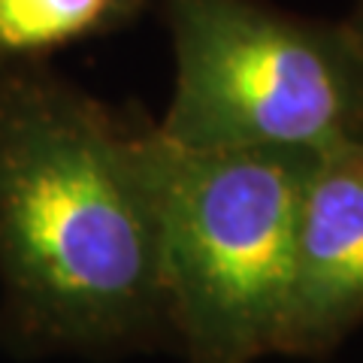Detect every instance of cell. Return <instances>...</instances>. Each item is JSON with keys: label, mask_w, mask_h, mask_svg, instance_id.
<instances>
[{"label": "cell", "mask_w": 363, "mask_h": 363, "mask_svg": "<svg viewBox=\"0 0 363 363\" xmlns=\"http://www.w3.org/2000/svg\"><path fill=\"white\" fill-rule=\"evenodd\" d=\"M0 327L91 357L169 330L152 128L40 64L0 67Z\"/></svg>", "instance_id": "cell-1"}, {"label": "cell", "mask_w": 363, "mask_h": 363, "mask_svg": "<svg viewBox=\"0 0 363 363\" xmlns=\"http://www.w3.org/2000/svg\"><path fill=\"white\" fill-rule=\"evenodd\" d=\"M167 324L185 363L279 354L300 191L318 155L191 152L152 128Z\"/></svg>", "instance_id": "cell-2"}, {"label": "cell", "mask_w": 363, "mask_h": 363, "mask_svg": "<svg viewBox=\"0 0 363 363\" xmlns=\"http://www.w3.org/2000/svg\"><path fill=\"white\" fill-rule=\"evenodd\" d=\"M173 97L155 124L176 149L321 155L363 143V52L348 25L267 0H164Z\"/></svg>", "instance_id": "cell-3"}, {"label": "cell", "mask_w": 363, "mask_h": 363, "mask_svg": "<svg viewBox=\"0 0 363 363\" xmlns=\"http://www.w3.org/2000/svg\"><path fill=\"white\" fill-rule=\"evenodd\" d=\"M363 324V143L321 152L300 191L279 354L327 357Z\"/></svg>", "instance_id": "cell-4"}, {"label": "cell", "mask_w": 363, "mask_h": 363, "mask_svg": "<svg viewBox=\"0 0 363 363\" xmlns=\"http://www.w3.org/2000/svg\"><path fill=\"white\" fill-rule=\"evenodd\" d=\"M145 0H0V67L40 64L73 43L112 33Z\"/></svg>", "instance_id": "cell-5"}, {"label": "cell", "mask_w": 363, "mask_h": 363, "mask_svg": "<svg viewBox=\"0 0 363 363\" xmlns=\"http://www.w3.org/2000/svg\"><path fill=\"white\" fill-rule=\"evenodd\" d=\"M348 30H351V37L357 40L360 52H363V0H357V9H354V16H351V21H348Z\"/></svg>", "instance_id": "cell-6"}]
</instances>
